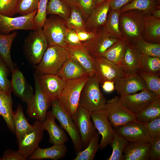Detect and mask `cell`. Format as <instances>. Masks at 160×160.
I'll list each match as a JSON object with an SVG mask.
<instances>
[{"mask_svg":"<svg viewBox=\"0 0 160 160\" xmlns=\"http://www.w3.org/2000/svg\"><path fill=\"white\" fill-rule=\"evenodd\" d=\"M146 15L143 12L137 10L120 12L119 27L122 39L131 44L143 39Z\"/></svg>","mask_w":160,"mask_h":160,"instance_id":"6da1fadb","label":"cell"},{"mask_svg":"<svg viewBox=\"0 0 160 160\" xmlns=\"http://www.w3.org/2000/svg\"><path fill=\"white\" fill-rule=\"evenodd\" d=\"M70 57L69 54L65 48L48 46L36 67L35 74H57Z\"/></svg>","mask_w":160,"mask_h":160,"instance_id":"7a4b0ae2","label":"cell"},{"mask_svg":"<svg viewBox=\"0 0 160 160\" xmlns=\"http://www.w3.org/2000/svg\"><path fill=\"white\" fill-rule=\"evenodd\" d=\"M95 75L89 77L81 92L79 106L91 112L103 110L106 102Z\"/></svg>","mask_w":160,"mask_h":160,"instance_id":"3957f363","label":"cell"},{"mask_svg":"<svg viewBox=\"0 0 160 160\" xmlns=\"http://www.w3.org/2000/svg\"><path fill=\"white\" fill-rule=\"evenodd\" d=\"M89 78L87 75L66 81L58 99L62 107L69 115L72 116L76 111L82 90Z\"/></svg>","mask_w":160,"mask_h":160,"instance_id":"277c9868","label":"cell"},{"mask_svg":"<svg viewBox=\"0 0 160 160\" xmlns=\"http://www.w3.org/2000/svg\"><path fill=\"white\" fill-rule=\"evenodd\" d=\"M51 105L52 110L49 113L58 120L61 128L68 134L76 153L81 151L83 149L81 137L71 116L63 108L58 99L51 101Z\"/></svg>","mask_w":160,"mask_h":160,"instance_id":"5b68a950","label":"cell"},{"mask_svg":"<svg viewBox=\"0 0 160 160\" xmlns=\"http://www.w3.org/2000/svg\"><path fill=\"white\" fill-rule=\"evenodd\" d=\"M48 46L42 28L33 30L25 39L24 45L25 55L29 62L38 64Z\"/></svg>","mask_w":160,"mask_h":160,"instance_id":"8992f818","label":"cell"},{"mask_svg":"<svg viewBox=\"0 0 160 160\" xmlns=\"http://www.w3.org/2000/svg\"><path fill=\"white\" fill-rule=\"evenodd\" d=\"M48 45L65 47V35L68 28L66 21L56 15L47 18L42 28Z\"/></svg>","mask_w":160,"mask_h":160,"instance_id":"52a82bcc","label":"cell"},{"mask_svg":"<svg viewBox=\"0 0 160 160\" xmlns=\"http://www.w3.org/2000/svg\"><path fill=\"white\" fill-rule=\"evenodd\" d=\"M117 96L106 101L104 110L108 120L114 129L136 120L135 115L120 103Z\"/></svg>","mask_w":160,"mask_h":160,"instance_id":"ba28073f","label":"cell"},{"mask_svg":"<svg viewBox=\"0 0 160 160\" xmlns=\"http://www.w3.org/2000/svg\"><path fill=\"white\" fill-rule=\"evenodd\" d=\"M120 39L107 33L103 27L96 32L94 37L82 44L93 58L101 57L104 53Z\"/></svg>","mask_w":160,"mask_h":160,"instance_id":"9c48e42d","label":"cell"},{"mask_svg":"<svg viewBox=\"0 0 160 160\" xmlns=\"http://www.w3.org/2000/svg\"><path fill=\"white\" fill-rule=\"evenodd\" d=\"M91 112L79 106L76 112L71 116L80 135L84 149L87 146L92 137L97 131L91 120Z\"/></svg>","mask_w":160,"mask_h":160,"instance_id":"30bf717a","label":"cell"},{"mask_svg":"<svg viewBox=\"0 0 160 160\" xmlns=\"http://www.w3.org/2000/svg\"><path fill=\"white\" fill-rule=\"evenodd\" d=\"M34 81L35 93L33 97L26 103V113L31 119L43 121L46 119L51 102L40 88L35 78Z\"/></svg>","mask_w":160,"mask_h":160,"instance_id":"8fae6325","label":"cell"},{"mask_svg":"<svg viewBox=\"0 0 160 160\" xmlns=\"http://www.w3.org/2000/svg\"><path fill=\"white\" fill-rule=\"evenodd\" d=\"M95 75L99 83L105 81L115 83L126 74L120 66L102 57L93 58Z\"/></svg>","mask_w":160,"mask_h":160,"instance_id":"7c38bea8","label":"cell"},{"mask_svg":"<svg viewBox=\"0 0 160 160\" xmlns=\"http://www.w3.org/2000/svg\"><path fill=\"white\" fill-rule=\"evenodd\" d=\"M34 78L50 102L58 99L66 84V81L57 74L36 75L35 74Z\"/></svg>","mask_w":160,"mask_h":160,"instance_id":"4fadbf2b","label":"cell"},{"mask_svg":"<svg viewBox=\"0 0 160 160\" xmlns=\"http://www.w3.org/2000/svg\"><path fill=\"white\" fill-rule=\"evenodd\" d=\"M115 129L128 142L148 143L151 140L145 124L137 120L130 121Z\"/></svg>","mask_w":160,"mask_h":160,"instance_id":"5bb4252c","label":"cell"},{"mask_svg":"<svg viewBox=\"0 0 160 160\" xmlns=\"http://www.w3.org/2000/svg\"><path fill=\"white\" fill-rule=\"evenodd\" d=\"M37 11L31 14L12 17L0 13V33L7 34L15 30H34L37 28L33 22Z\"/></svg>","mask_w":160,"mask_h":160,"instance_id":"9a60e30c","label":"cell"},{"mask_svg":"<svg viewBox=\"0 0 160 160\" xmlns=\"http://www.w3.org/2000/svg\"><path fill=\"white\" fill-rule=\"evenodd\" d=\"M158 96L147 89L138 93L120 95L119 101L124 107L135 115Z\"/></svg>","mask_w":160,"mask_h":160,"instance_id":"2e32d148","label":"cell"},{"mask_svg":"<svg viewBox=\"0 0 160 160\" xmlns=\"http://www.w3.org/2000/svg\"><path fill=\"white\" fill-rule=\"evenodd\" d=\"M33 124V129L22 138L17 140L18 150L28 159L39 147V144L43 138L44 130L42 121L36 120Z\"/></svg>","mask_w":160,"mask_h":160,"instance_id":"e0dca14e","label":"cell"},{"mask_svg":"<svg viewBox=\"0 0 160 160\" xmlns=\"http://www.w3.org/2000/svg\"><path fill=\"white\" fill-rule=\"evenodd\" d=\"M91 117L96 129L102 136L99 146L100 148L103 149L113 140V129L104 110L92 112Z\"/></svg>","mask_w":160,"mask_h":160,"instance_id":"ac0fdd59","label":"cell"},{"mask_svg":"<svg viewBox=\"0 0 160 160\" xmlns=\"http://www.w3.org/2000/svg\"><path fill=\"white\" fill-rule=\"evenodd\" d=\"M114 84L118 94L120 95L133 94L147 89L145 82L138 73H126Z\"/></svg>","mask_w":160,"mask_h":160,"instance_id":"d6986e66","label":"cell"},{"mask_svg":"<svg viewBox=\"0 0 160 160\" xmlns=\"http://www.w3.org/2000/svg\"><path fill=\"white\" fill-rule=\"evenodd\" d=\"M11 71L12 92L27 103L33 96V89L18 68L15 67Z\"/></svg>","mask_w":160,"mask_h":160,"instance_id":"ffe728a7","label":"cell"},{"mask_svg":"<svg viewBox=\"0 0 160 160\" xmlns=\"http://www.w3.org/2000/svg\"><path fill=\"white\" fill-rule=\"evenodd\" d=\"M113 0H106L95 8L85 21L86 30L96 32L103 27Z\"/></svg>","mask_w":160,"mask_h":160,"instance_id":"44dd1931","label":"cell"},{"mask_svg":"<svg viewBox=\"0 0 160 160\" xmlns=\"http://www.w3.org/2000/svg\"><path fill=\"white\" fill-rule=\"evenodd\" d=\"M65 48L67 50L70 57L75 60L84 69L89 77L95 75L93 58L82 44L76 46L66 45Z\"/></svg>","mask_w":160,"mask_h":160,"instance_id":"7402d4cb","label":"cell"},{"mask_svg":"<svg viewBox=\"0 0 160 160\" xmlns=\"http://www.w3.org/2000/svg\"><path fill=\"white\" fill-rule=\"evenodd\" d=\"M142 55L132 44L128 43L124 57L119 65L125 73H137L140 71Z\"/></svg>","mask_w":160,"mask_h":160,"instance_id":"603a6c76","label":"cell"},{"mask_svg":"<svg viewBox=\"0 0 160 160\" xmlns=\"http://www.w3.org/2000/svg\"><path fill=\"white\" fill-rule=\"evenodd\" d=\"M55 118L47 112L45 119L42 121V126L49 135V142L54 144H64L68 140L65 130L56 123Z\"/></svg>","mask_w":160,"mask_h":160,"instance_id":"cb8c5ba5","label":"cell"},{"mask_svg":"<svg viewBox=\"0 0 160 160\" xmlns=\"http://www.w3.org/2000/svg\"><path fill=\"white\" fill-rule=\"evenodd\" d=\"M151 146L150 142L128 143L124 151V160H148Z\"/></svg>","mask_w":160,"mask_h":160,"instance_id":"d4e9b609","label":"cell"},{"mask_svg":"<svg viewBox=\"0 0 160 160\" xmlns=\"http://www.w3.org/2000/svg\"><path fill=\"white\" fill-rule=\"evenodd\" d=\"M67 151V148L64 144H54L45 148L38 147L28 159L31 160L44 159L57 160L65 157Z\"/></svg>","mask_w":160,"mask_h":160,"instance_id":"484cf974","label":"cell"},{"mask_svg":"<svg viewBox=\"0 0 160 160\" xmlns=\"http://www.w3.org/2000/svg\"><path fill=\"white\" fill-rule=\"evenodd\" d=\"M12 119L17 140L22 138L33 128V124H30L25 116L23 107L20 104L18 105L16 111H13Z\"/></svg>","mask_w":160,"mask_h":160,"instance_id":"4316f807","label":"cell"},{"mask_svg":"<svg viewBox=\"0 0 160 160\" xmlns=\"http://www.w3.org/2000/svg\"><path fill=\"white\" fill-rule=\"evenodd\" d=\"M57 74L65 81L88 76L84 69L70 57L65 62Z\"/></svg>","mask_w":160,"mask_h":160,"instance_id":"83f0119b","label":"cell"},{"mask_svg":"<svg viewBox=\"0 0 160 160\" xmlns=\"http://www.w3.org/2000/svg\"><path fill=\"white\" fill-rule=\"evenodd\" d=\"M13 112L11 92H5L0 89V115L4 119L8 128L15 133Z\"/></svg>","mask_w":160,"mask_h":160,"instance_id":"f1b7e54d","label":"cell"},{"mask_svg":"<svg viewBox=\"0 0 160 160\" xmlns=\"http://www.w3.org/2000/svg\"><path fill=\"white\" fill-rule=\"evenodd\" d=\"M143 39L149 42L160 43V19L145 16Z\"/></svg>","mask_w":160,"mask_h":160,"instance_id":"f546056e","label":"cell"},{"mask_svg":"<svg viewBox=\"0 0 160 160\" xmlns=\"http://www.w3.org/2000/svg\"><path fill=\"white\" fill-rule=\"evenodd\" d=\"M135 116L136 120L144 123L160 118V97H157Z\"/></svg>","mask_w":160,"mask_h":160,"instance_id":"4dcf8cb0","label":"cell"},{"mask_svg":"<svg viewBox=\"0 0 160 160\" xmlns=\"http://www.w3.org/2000/svg\"><path fill=\"white\" fill-rule=\"evenodd\" d=\"M128 43L123 39H120L108 49L101 57L119 65L124 57Z\"/></svg>","mask_w":160,"mask_h":160,"instance_id":"1f68e13d","label":"cell"},{"mask_svg":"<svg viewBox=\"0 0 160 160\" xmlns=\"http://www.w3.org/2000/svg\"><path fill=\"white\" fill-rule=\"evenodd\" d=\"M17 35L15 32L9 34L0 33V55L11 71L15 67L11 59V48L13 41Z\"/></svg>","mask_w":160,"mask_h":160,"instance_id":"d6a6232c","label":"cell"},{"mask_svg":"<svg viewBox=\"0 0 160 160\" xmlns=\"http://www.w3.org/2000/svg\"><path fill=\"white\" fill-rule=\"evenodd\" d=\"M160 7V0H134L124 6L120 10V12L130 10L142 11L147 15H150L156 8Z\"/></svg>","mask_w":160,"mask_h":160,"instance_id":"836d02e7","label":"cell"},{"mask_svg":"<svg viewBox=\"0 0 160 160\" xmlns=\"http://www.w3.org/2000/svg\"><path fill=\"white\" fill-rule=\"evenodd\" d=\"M120 10H109L103 28L111 35L119 39H122L119 27Z\"/></svg>","mask_w":160,"mask_h":160,"instance_id":"e575fe53","label":"cell"},{"mask_svg":"<svg viewBox=\"0 0 160 160\" xmlns=\"http://www.w3.org/2000/svg\"><path fill=\"white\" fill-rule=\"evenodd\" d=\"M114 137L110 144L112 148V152L107 160H124L123 154L124 149L129 143L125 138L120 135L115 129H113Z\"/></svg>","mask_w":160,"mask_h":160,"instance_id":"d590c367","label":"cell"},{"mask_svg":"<svg viewBox=\"0 0 160 160\" xmlns=\"http://www.w3.org/2000/svg\"><path fill=\"white\" fill-rule=\"evenodd\" d=\"M100 134L97 131L92 137L87 146L81 151L77 153L73 160H93L98 149Z\"/></svg>","mask_w":160,"mask_h":160,"instance_id":"8d00e7d4","label":"cell"},{"mask_svg":"<svg viewBox=\"0 0 160 160\" xmlns=\"http://www.w3.org/2000/svg\"><path fill=\"white\" fill-rule=\"evenodd\" d=\"M46 12L47 15H56L66 20L70 15V9L61 0H49Z\"/></svg>","mask_w":160,"mask_h":160,"instance_id":"74e56055","label":"cell"},{"mask_svg":"<svg viewBox=\"0 0 160 160\" xmlns=\"http://www.w3.org/2000/svg\"><path fill=\"white\" fill-rule=\"evenodd\" d=\"M132 44L143 55L160 57V43L149 42L142 39Z\"/></svg>","mask_w":160,"mask_h":160,"instance_id":"f35d334b","label":"cell"},{"mask_svg":"<svg viewBox=\"0 0 160 160\" xmlns=\"http://www.w3.org/2000/svg\"><path fill=\"white\" fill-rule=\"evenodd\" d=\"M140 71L160 75V57L142 55L140 61Z\"/></svg>","mask_w":160,"mask_h":160,"instance_id":"ab89813d","label":"cell"},{"mask_svg":"<svg viewBox=\"0 0 160 160\" xmlns=\"http://www.w3.org/2000/svg\"><path fill=\"white\" fill-rule=\"evenodd\" d=\"M68 28L86 30L85 23L81 12L77 5L70 9V15L65 20Z\"/></svg>","mask_w":160,"mask_h":160,"instance_id":"60d3db41","label":"cell"},{"mask_svg":"<svg viewBox=\"0 0 160 160\" xmlns=\"http://www.w3.org/2000/svg\"><path fill=\"white\" fill-rule=\"evenodd\" d=\"M143 80L147 89L154 93L160 97V78L159 75L147 73L140 71L137 73Z\"/></svg>","mask_w":160,"mask_h":160,"instance_id":"b9f144b4","label":"cell"},{"mask_svg":"<svg viewBox=\"0 0 160 160\" xmlns=\"http://www.w3.org/2000/svg\"><path fill=\"white\" fill-rule=\"evenodd\" d=\"M10 71L0 55V89L5 92H12L11 82L8 79Z\"/></svg>","mask_w":160,"mask_h":160,"instance_id":"7bdbcfd3","label":"cell"},{"mask_svg":"<svg viewBox=\"0 0 160 160\" xmlns=\"http://www.w3.org/2000/svg\"><path fill=\"white\" fill-rule=\"evenodd\" d=\"M39 0H18L16 11L21 15L37 11Z\"/></svg>","mask_w":160,"mask_h":160,"instance_id":"ee69618b","label":"cell"},{"mask_svg":"<svg viewBox=\"0 0 160 160\" xmlns=\"http://www.w3.org/2000/svg\"><path fill=\"white\" fill-rule=\"evenodd\" d=\"M48 0H39L37 12L34 18V24L36 28H42L47 19V7Z\"/></svg>","mask_w":160,"mask_h":160,"instance_id":"f6af8a7d","label":"cell"},{"mask_svg":"<svg viewBox=\"0 0 160 160\" xmlns=\"http://www.w3.org/2000/svg\"><path fill=\"white\" fill-rule=\"evenodd\" d=\"M18 0H0V13L12 17L17 13Z\"/></svg>","mask_w":160,"mask_h":160,"instance_id":"bcb514c9","label":"cell"},{"mask_svg":"<svg viewBox=\"0 0 160 160\" xmlns=\"http://www.w3.org/2000/svg\"><path fill=\"white\" fill-rule=\"evenodd\" d=\"M76 5L87 20L96 7L95 0H77Z\"/></svg>","mask_w":160,"mask_h":160,"instance_id":"7dc6e473","label":"cell"},{"mask_svg":"<svg viewBox=\"0 0 160 160\" xmlns=\"http://www.w3.org/2000/svg\"><path fill=\"white\" fill-rule=\"evenodd\" d=\"M145 124L151 139L160 137V118Z\"/></svg>","mask_w":160,"mask_h":160,"instance_id":"c3c4849f","label":"cell"},{"mask_svg":"<svg viewBox=\"0 0 160 160\" xmlns=\"http://www.w3.org/2000/svg\"><path fill=\"white\" fill-rule=\"evenodd\" d=\"M64 40L66 45L76 46L82 44L75 29H68L65 35Z\"/></svg>","mask_w":160,"mask_h":160,"instance_id":"681fc988","label":"cell"},{"mask_svg":"<svg viewBox=\"0 0 160 160\" xmlns=\"http://www.w3.org/2000/svg\"><path fill=\"white\" fill-rule=\"evenodd\" d=\"M148 160H160V137L152 139Z\"/></svg>","mask_w":160,"mask_h":160,"instance_id":"f907efd6","label":"cell"},{"mask_svg":"<svg viewBox=\"0 0 160 160\" xmlns=\"http://www.w3.org/2000/svg\"><path fill=\"white\" fill-rule=\"evenodd\" d=\"M1 160H26L28 159L18 150L14 151L8 149L4 153Z\"/></svg>","mask_w":160,"mask_h":160,"instance_id":"816d5d0a","label":"cell"},{"mask_svg":"<svg viewBox=\"0 0 160 160\" xmlns=\"http://www.w3.org/2000/svg\"><path fill=\"white\" fill-rule=\"evenodd\" d=\"M80 41L81 42L88 41L95 36L96 32H89L81 29H75Z\"/></svg>","mask_w":160,"mask_h":160,"instance_id":"f5cc1de1","label":"cell"},{"mask_svg":"<svg viewBox=\"0 0 160 160\" xmlns=\"http://www.w3.org/2000/svg\"><path fill=\"white\" fill-rule=\"evenodd\" d=\"M134 0H113L110 4V10H120L124 6L130 3Z\"/></svg>","mask_w":160,"mask_h":160,"instance_id":"db71d44e","label":"cell"},{"mask_svg":"<svg viewBox=\"0 0 160 160\" xmlns=\"http://www.w3.org/2000/svg\"><path fill=\"white\" fill-rule=\"evenodd\" d=\"M102 84L103 90L107 93L112 92L115 89L114 83L113 81H105Z\"/></svg>","mask_w":160,"mask_h":160,"instance_id":"11a10c76","label":"cell"},{"mask_svg":"<svg viewBox=\"0 0 160 160\" xmlns=\"http://www.w3.org/2000/svg\"><path fill=\"white\" fill-rule=\"evenodd\" d=\"M151 17L157 19H160V7L156 8L151 13Z\"/></svg>","mask_w":160,"mask_h":160,"instance_id":"9f6ffc18","label":"cell"},{"mask_svg":"<svg viewBox=\"0 0 160 160\" xmlns=\"http://www.w3.org/2000/svg\"><path fill=\"white\" fill-rule=\"evenodd\" d=\"M70 9L72 7L77 5V0H61Z\"/></svg>","mask_w":160,"mask_h":160,"instance_id":"6f0895ef","label":"cell"},{"mask_svg":"<svg viewBox=\"0 0 160 160\" xmlns=\"http://www.w3.org/2000/svg\"><path fill=\"white\" fill-rule=\"evenodd\" d=\"M106 0H95L96 7L101 4Z\"/></svg>","mask_w":160,"mask_h":160,"instance_id":"680465c9","label":"cell"},{"mask_svg":"<svg viewBox=\"0 0 160 160\" xmlns=\"http://www.w3.org/2000/svg\"><path fill=\"white\" fill-rule=\"evenodd\" d=\"M0 160H1V159H0Z\"/></svg>","mask_w":160,"mask_h":160,"instance_id":"91938a15","label":"cell"}]
</instances>
